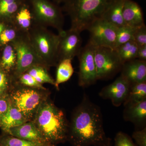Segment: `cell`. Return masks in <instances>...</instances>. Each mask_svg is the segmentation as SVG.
<instances>
[{
  "label": "cell",
  "mask_w": 146,
  "mask_h": 146,
  "mask_svg": "<svg viewBox=\"0 0 146 146\" xmlns=\"http://www.w3.org/2000/svg\"><path fill=\"white\" fill-rule=\"evenodd\" d=\"M113 0H63V11L71 20L70 29L81 33L103 18Z\"/></svg>",
  "instance_id": "3"
},
{
  "label": "cell",
  "mask_w": 146,
  "mask_h": 146,
  "mask_svg": "<svg viewBox=\"0 0 146 146\" xmlns=\"http://www.w3.org/2000/svg\"><path fill=\"white\" fill-rule=\"evenodd\" d=\"M98 146H111V140L110 139L106 143L102 145Z\"/></svg>",
  "instance_id": "38"
},
{
  "label": "cell",
  "mask_w": 146,
  "mask_h": 146,
  "mask_svg": "<svg viewBox=\"0 0 146 146\" xmlns=\"http://www.w3.org/2000/svg\"><path fill=\"white\" fill-rule=\"evenodd\" d=\"M7 133L27 141L49 143L42 136L33 121H29L21 125L11 128Z\"/></svg>",
  "instance_id": "14"
},
{
  "label": "cell",
  "mask_w": 146,
  "mask_h": 146,
  "mask_svg": "<svg viewBox=\"0 0 146 146\" xmlns=\"http://www.w3.org/2000/svg\"><path fill=\"white\" fill-rule=\"evenodd\" d=\"M70 59H65L61 60L57 65L55 86L56 89H59V85L60 84L64 83L70 79L74 72Z\"/></svg>",
  "instance_id": "22"
},
{
  "label": "cell",
  "mask_w": 146,
  "mask_h": 146,
  "mask_svg": "<svg viewBox=\"0 0 146 146\" xmlns=\"http://www.w3.org/2000/svg\"><path fill=\"white\" fill-rule=\"evenodd\" d=\"M138 46L136 42L131 40L115 49L123 64L136 59Z\"/></svg>",
  "instance_id": "24"
},
{
  "label": "cell",
  "mask_w": 146,
  "mask_h": 146,
  "mask_svg": "<svg viewBox=\"0 0 146 146\" xmlns=\"http://www.w3.org/2000/svg\"><path fill=\"white\" fill-rule=\"evenodd\" d=\"M94 60L98 80L112 77L123 65L115 50L107 47H95Z\"/></svg>",
  "instance_id": "8"
},
{
  "label": "cell",
  "mask_w": 146,
  "mask_h": 146,
  "mask_svg": "<svg viewBox=\"0 0 146 146\" xmlns=\"http://www.w3.org/2000/svg\"><path fill=\"white\" fill-rule=\"evenodd\" d=\"M10 102L9 94L0 96V122L8 109Z\"/></svg>",
  "instance_id": "34"
},
{
  "label": "cell",
  "mask_w": 146,
  "mask_h": 146,
  "mask_svg": "<svg viewBox=\"0 0 146 146\" xmlns=\"http://www.w3.org/2000/svg\"><path fill=\"white\" fill-rule=\"evenodd\" d=\"M114 146H137L126 133L121 131L118 132L115 138Z\"/></svg>",
  "instance_id": "31"
},
{
  "label": "cell",
  "mask_w": 146,
  "mask_h": 146,
  "mask_svg": "<svg viewBox=\"0 0 146 146\" xmlns=\"http://www.w3.org/2000/svg\"><path fill=\"white\" fill-rule=\"evenodd\" d=\"M17 55L16 50L11 43L4 46L0 60V67L12 76L16 68Z\"/></svg>",
  "instance_id": "21"
},
{
  "label": "cell",
  "mask_w": 146,
  "mask_h": 146,
  "mask_svg": "<svg viewBox=\"0 0 146 146\" xmlns=\"http://www.w3.org/2000/svg\"><path fill=\"white\" fill-rule=\"evenodd\" d=\"M131 86V84L120 75L112 83L103 88L99 95L102 98L110 100L114 106L119 107L126 100Z\"/></svg>",
  "instance_id": "12"
},
{
  "label": "cell",
  "mask_w": 146,
  "mask_h": 146,
  "mask_svg": "<svg viewBox=\"0 0 146 146\" xmlns=\"http://www.w3.org/2000/svg\"><path fill=\"white\" fill-rule=\"evenodd\" d=\"M14 82H17L22 86L27 87L43 89H46L43 86V84L37 82L32 76L26 72L22 74L18 77L16 81Z\"/></svg>",
  "instance_id": "30"
},
{
  "label": "cell",
  "mask_w": 146,
  "mask_h": 146,
  "mask_svg": "<svg viewBox=\"0 0 146 146\" xmlns=\"http://www.w3.org/2000/svg\"><path fill=\"white\" fill-rule=\"evenodd\" d=\"M95 49V46L88 42L77 56L79 62L78 84L84 88L94 84L98 80L94 60Z\"/></svg>",
  "instance_id": "10"
},
{
  "label": "cell",
  "mask_w": 146,
  "mask_h": 146,
  "mask_svg": "<svg viewBox=\"0 0 146 146\" xmlns=\"http://www.w3.org/2000/svg\"><path fill=\"white\" fill-rule=\"evenodd\" d=\"M123 117L136 125H142L146 120V100L138 102L128 104L124 106Z\"/></svg>",
  "instance_id": "16"
},
{
  "label": "cell",
  "mask_w": 146,
  "mask_h": 146,
  "mask_svg": "<svg viewBox=\"0 0 146 146\" xmlns=\"http://www.w3.org/2000/svg\"><path fill=\"white\" fill-rule=\"evenodd\" d=\"M146 100V82L134 84L131 86L130 91L124 105Z\"/></svg>",
  "instance_id": "26"
},
{
  "label": "cell",
  "mask_w": 146,
  "mask_h": 146,
  "mask_svg": "<svg viewBox=\"0 0 146 146\" xmlns=\"http://www.w3.org/2000/svg\"><path fill=\"white\" fill-rule=\"evenodd\" d=\"M26 0H0V21L11 23L14 16Z\"/></svg>",
  "instance_id": "19"
},
{
  "label": "cell",
  "mask_w": 146,
  "mask_h": 146,
  "mask_svg": "<svg viewBox=\"0 0 146 146\" xmlns=\"http://www.w3.org/2000/svg\"><path fill=\"white\" fill-rule=\"evenodd\" d=\"M80 33L77 31L71 29L58 33L60 36L58 49V62L65 59L72 60L78 55L82 48V43Z\"/></svg>",
  "instance_id": "11"
},
{
  "label": "cell",
  "mask_w": 146,
  "mask_h": 146,
  "mask_svg": "<svg viewBox=\"0 0 146 146\" xmlns=\"http://www.w3.org/2000/svg\"><path fill=\"white\" fill-rule=\"evenodd\" d=\"M136 59L146 61V45L138 47Z\"/></svg>",
  "instance_id": "35"
},
{
  "label": "cell",
  "mask_w": 146,
  "mask_h": 146,
  "mask_svg": "<svg viewBox=\"0 0 146 146\" xmlns=\"http://www.w3.org/2000/svg\"><path fill=\"white\" fill-rule=\"evenodd\" d=\"M50 1H51L57 4V5H59L61 4V3L63 2V0H50Z\"/></svg>",
  "instance_id": "37"
},
{
  "label": "cell",
  "mask_w": 146,
  "mask_h": 146,
  "mask_svg": "<svg viewBox=\"0 0 146 146\" xmlns=\"http://www.w3.org/2000/svg\"><path fill=\"white\" fill-rule=\"evenodd\" d=\"M110 140L106 136L99 107L84 95L72 114L67 141L73 146H98Z\"/></svg>",
  "instance_id": "1"
},
{
  "label": "cell",
  "mask_w": 146,
  "mask_h": 146,
  "mask_svg": "<svg viewBox=\"0 0 146 146\" xmlns=\"http://www.w3.org/2000/svg\"><path fill=\"white\" fill-rule=\"evenodd\" d=\"M34 23L31 9L26 0L16 13L11 23L21 32L28 33Z\"/></svg>",
  "instance_id": "18"
},
{
  "label": "cell",
  "mask_w": 146,
  "mask_h": 146,
  "mask_svg": "<svg viewBox=\"0 0 146 146\" xmlns=\"http://www.w3.org/2000/svg\"><path fill=\"white\" fill-rule=\"evenodd\" d=\"M125 0H113L103 16V19L117 27L125 25L123 17Z\"/></svg>",
  "instance_id": "20"
},
{
  "label": "cell",
  "mask_w": 146,
  "mask_h": 146,
  "mask_svg": "<svg viewBox=\"0 0 146 146\" xmlns=\"http://www.w3.org/2000/svg\"><path fill=\"white\" fill-rule=\"evenodd\" d=\"M34 23L46 27L53 28L58 33L63 32L64 18L62 8L50 0H27Z\"/></svg>",
  "instance_id": "6"
},
{
  "label": "cell",
  "mask_w": 146,
  "mask_h": 146,
  "mask_svg": "<svg viewBox=\"0 0 146 146\" xmlns=\"http://www.w3.org/2000/svg\"><path fill=\"white\" fill-rule=\"evenodd\" d=\"M21 32L12 23L6 24L0 34V46H5L11 43Z\"/></svg>",
  "instance_id": "28"
},
{
  "label": "cell",
  "mask_w": 146,
  "mask_h": 146,
  "mask_svg": "<svg viewBox=\"0 0 146 146\" xmlns=\"http://www.w3.org/2000/svg\"><path fill=\"white\" fill-rule=\"evenodd\" d=\"M123 17L125 25L134 28L145 25L143 11L140 5L132 0H125Z\"/></svg>",
  "instance_id": "15"
},
{
  "label": "cell",
  "mask_w": 146,
  "mask_h": 146,
  "mask_svg": "<svg viewBox=\"0 0 146 146\" xmlns=\"http://www.w3.org/2000/svg\"><path fill=\"white\" fill-rule=\"evenodd\" d=\"M13 82L12 76L0 67V96L9 94Z\"/></svg>",
  "instance_id": "29"
},
{
  "label": "cell",
  "mask_w": 146,
  "mask_h": 146,
  "mask_svg": "<svg viewBox=\"0 0 146 146\" xmlns=\"http://www.w3.org/2000/svg\"><path fill=\"white\" fill-rule=\"evenodd\" d=\"M9 96L11 102L29 121H32L36 111L50 96L45 89L22 86L13 82Z\"/></svg>",
  "instance_id": "5"
},
{
  "label": "cell",
  "mask_w": 146,
  "mask_h": 146,
  "mask_svg": "<svg viewBox=\"0 0 146 146\" xmlns=\"http://www.w3.org/2000/svg\"><path fill=\"white\" fill-rule=\"evenodd\" d=\"M117 27L101 18L94 22L87 29L90 33L89 42L95 47L115 49Z\"/></svg>",
  "instance_id": "9"
},
{
  "label": "cell",
  "mask_w": 146,
  "mask_h": 146,
  "mask_svg": "<svg viewBox=\"0 0 146 146\" xmlns=\"http://www.w3.org/2000/svg\"><path fill=\"white\" fill-rule=\"evenodd\" d=\"M29 121L10 102L7 111L1 120L0 128L2 132L7 133L11 128Z\"/></svg>",
  "instance_id": "17"
},
{
  "label": "cell",
  "mask_w": 146,
  "mask_h": 146,
  "mask_svg": "<svg viewBox=\"0 0 146 146\" xmlns=\"http://www.w3.org/2000/svg\"><path fill=\"white\" fill-rule=\"evenodd\" d=\"M28 34L36 54L47 68L57 66L59 62V35L55 34L48 28L35 23Z\"/></svg>",
  "instance_id": "4"
},
{
  "label": "cell",
  "mask_w": 146,
  "mask_h": 146,
  "mask_svg": "<svg viewBox=\"0 0 146 146\" xmlns=\"http://www.w3.org/2000/svg\"><path fill=\"white\" fill-rule=\"evenodd\" d=\"M48 69L47 67L43 65H36L32 66L26 72L32 76L41 84L48 83L55 86V80L49 74Z\"/></svg>",
  "instance_id": "25"
},
{
  "label": "cell",
  "mask_w": 146,
  "mask_h": 146,
  "mask_svg": "<svg viewBox=\"0 0 146 146\" xmlns=\"http://www.w3.org/2000/svg\"><path fill=\"white\" fill-rule=\"evenodd\" d=\"M132 138L135 140L137 146H146V128L133 132Z\"/></svg>",
  "instance_id": "33"
},
{
  "label": "cell",
  "mask_w": 146,
  "mask_h": 146,
  "mask_svg": "<svg viewBox=\"0 0 146 146\" xmlns=\"http://www.w3.org/2000/svg\"><path fill=\"white\" fill-rule=\"evenodd\" d=\"M136 28L127 25L118 27L115 49L123 44L133 40V35Z\"/></svg>",
  "instance_id": "27"
},
{
  "label": "cell",
  "mask_w": 146,
  "mask_h": 146,
  "mask_svg": "<svg viewBox=\"0 0 146 146\" xmlns=\"http://www.w3.org/2000/svg\"><path fill=\"white\" fill-rule=\"evenodd\" d=\"M11 43L17 55L16 68L11 76L13 81H16L19 76L34 65H42L47 67L36 54L28 33H21Z\"/></svg>",
  "instance_id": "7"
},
{
  "label": "cell",
  "mask_w": 146,
  "mask_h": 146,
  "mask_svg": "<svg viewBox=\"0 0 146 146\" xmlns=\"http://www.w3.org/2000/svg\"><path fill=\"white\" fill-rule=\"evenodd\" d=\"M6 24L0 23V34L5 27Z\"/></svg>",
  "instance_id": "36"
},
{
  "label": "cell",
  "mask_w": 146,
  "mask_h": 146,
  "mask_svg": "<svg viewBox=\"0 0 146 146\" xmlns=\"http://www.w3.org/2000/svg\"><path fill=\"white\" fill-rule=\"evenodd\" d=\"M121 75L131 85L146 82V61L136 59L123 64Z\"/></svg>",
  "instance_id": "13"
},
{
  "label": "cell",
  "mask_w": 146,
  "mask_h": 146,
  "mask_svg": "<svg viewBox=\"0 0 146 146\" xmlns=\"http://www.w3.org/2000/svg\"><path fill=\"white\" fill-rule=\"evenodd\" d=\"M133 40L138 47L146 45V27L144 25L136 29Z\"/></svg>",
  "instance_id": "32"
},
{
  "label": "cell",
  "mask_w": 146,
  "mask_h": 146,
  "mask_svg": "<svg viewBox=\"0 0 146 146\" xmlns=\"http://www.w3.org/2000/svg\"><path fill=\"white\" fill-rule=\"evenodd\" d=\"M32 121L48 143L56 145L67 141L69 123L67 118L49 97L42 103Z\"/></svg>",
  "instance_id": "2"
},
{
  "label": "cell",
  "mask_w": 146,
  "mask_h": 146,
  "mask_svg": "<svg viewBox=\"0 0 146 146\" xmlns=\"http://www.w3.org/2000/svg\"><path fill=\"white\" fill-rule=\"evenodd\" d=\"M0 146H56L50 143L32 142L17 138L2 132L0 135Z\"/></svg>",
  "instance_id": "23"
}]
</instances>
